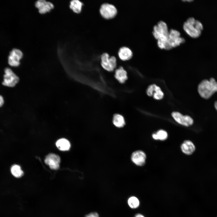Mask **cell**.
<instances>
[{
  "mask_svg": "<svg viewBox=\"0 0 217 217\" xmlns=\"http://www.w3.org/2000/svg\"><path fill=\"white\" fill-rule=\"evenodd\" d=\"M101 65L105 70L112 71L114 70L117 66V60L113 56L110 57L107 53H103L101 56Z\"/></svg>",
  "mask_w": 217,
  "mask_h": 217,
  "instance_id": "cell-4",
  "label": "cell"
},
{
  "mask_svg": "<svg viewBox=\"0 0 217 217\" xmlns=\"http://www.w3.org/2000/svg\"><path fill=\"white\" fill-rule=\"evenodd\" d=\"M115 77L119 82L123 83L127 79V72L122 67H120L115 70Z\"/></svg>",
  "mask_w": 217,
  "mask_h": 217,
  "instance_id": "cell-15",
  "label": "cell"
},
{
  "mask_svg": "<svg viewBox=\"0 0 217 217\" xmlns=\"http://www.w3.org/2000/svg\"><path fill=\"white\" fill-rule=\"evenodd\" d=\"M11 172L12 175L16 178H20L24 174V172L20 166L16 164L14 165L11 167Z\"/></svg>",
  "mask_w": 217,
  "mask_h": 217,
  "instance_id": "cell-20",
  "label": "cell"
},
{
  "mask_svg": "<svg viewBox=\"0 0 217 217\" xmlns=\"http://www.w3.org/2000/svg\"><path fill=\"white\" fill-rule=\"evenodd\" d=\"M131 159L132 162L136 165L142 166L145 164L146 156L143 151L137 150L132 153Z\"/></svg>",
  "mask_w": 217,
  "mask_h": 217,
  "instance_id": "cell-10",
  "label": "cell"
},
{
  "mask_svg": "<svg viewBox=\"0 0 217 217\" xmlns=\"http://www.w3.org/2000/svg\"><path fill=\"white\" fill-rule=\"evenodd\" d=\"M56 145L59 150L63 151L68 150L71 146L69 142L64 138H61L58 140L56 142Z\"/></svg>",
  "mask_w": 217,
  "mask_h": 217,
  "instance_id": "cell-16",
  "label": "cell"
},
{
  "mask_svg": "<svg viewBox=\"0 0 217 217\" xmlns=\"http://www.w3.org/2000/svg\"><path fill=\"white\" fill-rule=\"evenodd\" d=\"M99 12L103 17L106 19H110L116 16L117 13V10L113 5L108 3H104L101 6Z\"/></svg>",
  "mask_w": 217,
  "mask_h": 217,
  "instance_id": "cell-5",
  "label": "cell"
},
{
  "mask_svg": "<svg viewBox=\"0 0 217 217\" xmlns=\"http://www.w3.org/2000/svg\"><path fill=\"white\" fill-rule=\"evenodd\" d=\"M169 31L166 23L163 20H160L153 26L152 34L156 40L160 38L168 39Z\"/></svg>",
  "mask_w": 217,
  "mask_h": 217,
  "instance_id": "cell-3",
  "label": "cell"
},
{
  "mask_svg": "<svg viewBox=\"0 0 217 217\" xmlns=\"http://www.w3.org/2000/svg\"><path fill=\"white\" fill-rule=\"evenodd\" d=\"M4 103V100L3 97L0 95V107H1Z\"/></svg>",
  "mask_w": 217,
  "mask_h": 217,
  "instance_id": "cell-26",
  "label": "cell"
},
{
  "mask_svg": "<svg viewBox=\"0 0 217 217\" xmlns=\"http://www.w3.org/2000/svg\"><path fill=\"white\" fill-rule=\"evenodd\" d=\"M23 54L20 49H13L10 52L8 57V63L11 66L17 67L20 64V60L22 58Z\"/></svg>",
  "mask_w": 217,
  "mask_h": 217,
  "instance_id": "cell-7",
  "label": "cell"
},
{
  "mask_svg": "<svg viewBox=\"0 0 217 217\" xmlns=\"http://www.w3.org/2000/svg\"><path fill=\"white\" fill-rule=\"evenodd\" d=\"M198 90L201 97L209 99L217 92V82L213 78H211L209 80H204L198 85Z\"/></svg>",
  "mask_w": 217,
  "mask_h": 217,
  "instance_id": "cell-1",
  "label": "cell"
},
{
  "mask_svg": "<svg viewBox=\"0 0 217 217\" xmlns=\"http://www.w3.org/2000/svg\"><path fill=\"white\" fill-rule=\"evenodd\" d=\"M45 162L51 169L57 170L59 167L60 158L59 156L56 154L50 153L46 157Z\"/></svg>",
  "mask_w": 217,
  "mask_h": 217,
  "instance_id": "cell-9",
  "label": "cell"
},
{
  "mask_svg": "<svg viewBox=\"0 0 217 217\" xmlns=\"http://www.w3.org/2000/svg\"><path fill=\"white\" fill-rule=\"evenodd\" d=\"M83 4L78 0H73L70 2V7L74 12L79 13L82 10Z\"/></svg>",
  "mask_w": 217,
  "mask_h": 217,
  "instance_id": "cell-18",
  "label": "cell"
},
{
  "mask_svg": "<svg viewBox=\"0 0 217 217\" xmlns=\"http://www.w3.org/2000/svg\"><path fill=\"white\" fill-rule=\"evenodd\" d=\"M171 115L177 122L182 125L189 127L193 124V120L188 115H183L178 112H173Z\"/></svg>",
  "mask_w": 217,
  "mask_h": 217,
  "instance_id": "cell-8",
  "label": "cell"
},
{
  "mask_svg": "<svg viewBox=\"0 0 217 217\" xmlns=\"http://www.w3.org/2000/svg\"><path fill=\"white\" fill-rule=\"evenodd\" d=\"M5 72L3 85L10 87L14 86L18 82V77L9 68H5Z\"/></svg>",
  "mask_w": 217,
  "mask_h": 217,
  "instance_id": "cell-6",
  "label": "cell"
},
{
  "mask_svg": "<svg viewBox=\"0 0 217 217\" xmlns=\"http://www.w3.org/2000/svg\"><path fill=\"white\" fill-rule=\"evenodd\" d=\"M152 137L154 139L156 140H164L167 138L168 134L165 131L161 130L158 131L156 134H153Z\"/></svg>",
  "mask_w": 217,
  "mask_h": 217,
  "instance_id": "cell-22",
  "label": "cell"
},
{
  "mask_svg": "<svg viewBox=\"0 0 217 217\" xmlns=\"http://www.w3.org/2000/svg\"><path fill=\"white\" fill-rule=\"evenodd\" d=\"M85 217H99V215L96 212H92L87 215Z\"/></svg>",
  "mask_w": 217,
  "mask_h": 217,
  "instance_id": "cell-25",
  "label": "cell"
},
{
  "mask_svg": "<svg viewBox=\"0 0 217 217\" xmlns=\"http://www.w3.org/2000/svg\"><path fill=\"white\" fill-rule=\"evenodd\" d=\"M134 217H145L143 215L140 214H137Z\"/></svg>",
  "mask_w": 217,
  "mask_h": 217,
  "instance_id": "cell-27",
  "label": "cell"
},
{
  "mask_svg": "<svg viewBox=\"0 0 217 217\" xmlns=\"http://www.w3.org/2000/svg\"><path fill=\"white\" fill-rule=\"evenodd\" d=\"M180 32L178 30L173 29L169 30L168 38H175L181 36Z\"/></svg>",
  "mask_w": 217,
  "mask_h": 217,
  "instance_id": "cell-24",
  "label": "cell"
},
{
  "mask_svg": "<svg viewBox=\"0 0 217 217\" xmlns=\"http://www.w3.org/2000/svg\"><path fill=\"white\" fill-rule=\"evenodd\" d=\"M196 20L193 17H189L184 23L183 25V29L185 32L193 38L199 37L202 32L198 29L196 25Z\"/></svg>",
  "mask_w": 217,
  "mask_h": 217,
  "instance_id": "cell-2",
  "label": "cell"
},
{
  "mask_svg": "<svg viewBox=\"0 0 217 217\" xmlns=\"http://www.w3.org/2000/svg\"><path fill=\"white\" fill-rule=\"evenodd\" d=\"M113 123L115 126L118 128L122 127L125 124L124 117L119 114H116L114 115L113 119Z\"/></svg>",
  "mask_w": 217,
  "mask_h": 217,
  "instance_id": "cell-17",
  "label": "cell"
},
{
  "mask_svg": "<svg viewBox=\"0 0 217 217\" xmlns=\"http://www.w3.org/2000/svg\"><path fill=\"white\" fill-rule=\"evenodd\" d=\"M127 202L130 207L132 209L137 208L140 205L139 200L134 196L130 197L128 199Z\"/></svg>",
  "mask_w": 217,
  "mask_h": 217,
  "instance_id": "cell-23",
  "label": "cell"
},
{
  "mask_svg": "<svg viewBox=\"0 0 217 217\" xmlns=\"http://www.w3.org/2000/svg\"><path fill=\"white\" fill-rule=\"evenodd\" d=\"M168 41L169 45L173 48L178 46L181 44L184 43L185 39L184 38L181 36L175 38H168Z\"/></svg>",
  "mask_w": 217,
  "mask_h": 217,
  "instance_id": "cell-19",
  "label": "cell"
},
{
  "mask_svg": "<svg viewBox=\"0 0 217 217\" xmlns=\"http://www.w3.org/2000/svg\"><path fill=\"white\" fill-rule=\"evenodd\" d=\"M146 93L148 96H153L154 98L157 100L162 99L164 96V93L160 88L155 84L151 85L148 86Z\"/></svg>",
  "mask_w": 217,
  "mask_h": 217,
  "instance_id": "cell-11",
  "label": "cell"
},
{
  "mask_svg": "<svg viewBox=\"0 0 217 217\" xmlns=\"http://www.w3.org/2000/svg\"><path fill=\"white\" fill-rule=\"evenodd\" d=\"M214 106L215 109L217 110V101H216L215 102L214 104Z\"/></svg>",
  "mask_w": 217,
  "mask_h": 217,
  "instance_id": "cell-28",
  "label": "cell"
},
{
  "mask_svg": "<svg viewBox=\"0 0 217 217\" xmlns=\"http://www.w3.org/2000/svg\"><path fill=\"white\" fill-rule=\"evenodd\" d=\"M168 39L160 38L157 40V43L158 47L161 49L166 50L171 49L172 48L169 45Z\"/></svg>",
  "mask_w": 217,
  "mask_h": 217,
  "instance_id": "cell-21",
  "label": "cell"
},
{
  "mask_svg": "<svg viewBox=\"0 0 217 217\" xmlns=\"http://www.w3.org/2000/svg\"><path fill=\"white\" fill-rule=\"evenodd\" d=\"M35 6L39 10V13L44 14L50 11L54 6L51 2L44 0H39L35 3Z\"/></svg>",
  "mask_w": 217,
  "mask_h": 217,
  "instance_id": "cell-12",
  "label": "cell"
},
{
  "mask_svg": "<svg viewBox=\"0 0 217 217\" xmlns=\"http://www.w3.org/2000/svg\"><path fill=\"white\" fill-rule=\"evenodd\" d=\"M181 149L184 153L187 155H190L195 151L196 148L192 142L189 140H186L181 144Z\"/></svg>",
  "mask_w": 217,
  "mask_h": 217,
  "instance_id": "cell-14",
  "label": "cell"
},
{
  "mask_svg": "<svg viewBox=\"0 0 217 217\" xmlns=\"http://www.w3.org/2000/svg\"><path fill=\"white\" fill-rule=\"evenodd\" d=\"M118 54L119 58L121 60L124 61L130 59L133 55L131 50L126 46L120 48L118 50Z\"/></svg>",
  "mask_w": 217,
  "mask_h": 217,
  "instance_id": "cell-13",
  "label": "cell"
}]
</instances>
